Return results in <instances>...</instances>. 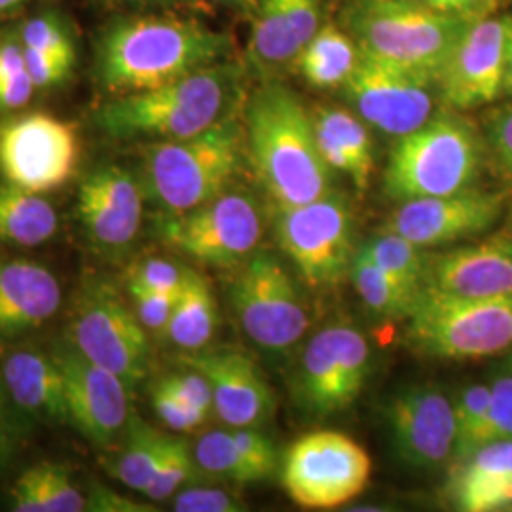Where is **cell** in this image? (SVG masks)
I'll list each match as a JSON object with an SVG mask.
<instances>
[{
  "label": "cell",
  "mask_w": 512,
  "mask_h": 512,
  "mask_svg": "<svg viewBox=\"0 0 512 512\" xmlns=\"http://www.w3.org/2000/svg\"><path fill=\"white\" fill-rule=\"evenodd\" d=\"M232 38L194 19L128 18L97 42L95 76L112 97L147 92L226 61Z\"/></svg>",
  "instance_id": "obj_1"
},
{
  "label": "cell",
  "mask_w": 512,
  "mask_h": 512,
  "mask_svg": "<svg viewBox=\"0 0 512 512\" xmlns=\"http://www.w3.org/2000/svg\"><path fill=\"white\" fill-rule=\"evenodd\" d=\"M247 152L256 179L277 209L315 202L332 192L311 114L289 88L266 84L245 114Z\"/></svg>",
  "instance_id": "obj_2"
},
{
  "label": "cell",
  "mask_w": 512,
  "mask_h": 512,
  "mask_svg": "<svg viewBox=\"0 0 512 512\" xmlns=\"http://www.w3.org/2000/svg\"><path fill=\"white\" fill-rule=\"evenodd\" d=\"M243 69L220 61L147 92L118 95L95 112V126L118 141H179L234 114Z\"/></svg>",
  "instance_id": "obj_3"
},
{
  "label": "cell",
  "mask_w": 512,
  "mask_h": 512,
  "mask_svg": "<svg viewBox=\"0 0 512 512\" xmlns=\"http://www.w3.org/2000/svg\"><path fill=\"white\" fill-rule=\"evenodd\" d=\"M344 19L363 54L431 84L471 25L421 0H359Z\"/></svg>",
  "instance_id": "obj_4"
},
{
  "label": "cell",
  "mask_w": 512,
  "mask_h": 512,
  "mask_svg": "<svg viewBox=\"0 0 512 512\" xmlns=\"http://www.w3.org/2000/svg\"><path fill=\"white\" fill-rule=\"evenodd\" d=\"M245 141L234 112L194 137L150 143L143 154V186L165 215L192 211L228 190L243 162Z\"/></svg>",
  "instance_id": "obj_5"
},
{
  "label": "cell",
  "mask_w": 512,
  "mask_h": 512,
  "mask_svg": "<svg viewBox=\"0 0 512 512\" xmlns=\"http://www.w3.org/2000/svg\"><path fill=\"white\" fill-rule=\"evenodd\" d=\"M482 160L484 145L475 126L444 110L397 137L385 167V194L401 203L458 194L473 188Z\"/></svg>",
  "instance_id": "obj_6"
},
{
  "label": "cell",
  "mask_w": 512,
  "mask_h": 512,
  "mask_svg": "<svg viewBox=\"0 0 512 512\" xmlns=\"http://www.w3.org/2000/svg\"><path fill=\"white\" fill-rule=\"evenodd\" d=\"M406 342L440 361H480L512 351V294L467 298L425 289L408 315Z\"/></svg>",
  "instance_id": "obj_7"
},
{
  "label": "cell",
  "mask_w": 512,
  "mask_h": 512,
  "mask_svg": "<svg viewBox=\"0 0 512 512\" xmlns=\"http://www.w3.org/2000/svg\"><path fill=\"white\" fill-rule=\"evenodd\" d=\"M69 344L133 391L148 376L152 351L148 330L107 279H88L74 300Z\"/></svg>",
  "instance_id": "obj_8"
},
{
  "label": "cell",
  "mask_w": 512,
  "mask_h": 512,
  "mask_svg": "<svg viewBox=\"0 0 512 512\" xmlns=\"http://www.w3.org/2000/svg\"><path fill=\"white\" fill-rule=\"evenodd\" d=\"M372 459L346 433L313 431L294 440L281 461V484L289 499L308 511H334L363 494Z\"/></svg>",
  "instance_id": "obj_9"
},
{
  "label": "cell",
  "mask_w": 512,
  "mask_h": 512,
  "mask_svg": "<svg viewBox=\"0 0 512 512\" xmlns=\"http://www.w3.org/2000/svg\"><path fill=\"white\" fill-rule=\"evenodd\" d=\"M277 241L302 281L317 291L338 287L355 260L353 211L342 194L277 209Z\"/></svg>",
  "instance_id": "obj_10"
},
{
  "label": "cell",
  "mask_w": 512,
  "mask_h": 512,
  "mask_svg": "<svg viewBox=\"0 0 512 512\" xmlns=\"http://www.w3.org/2000/svg\"><path fill=\"white\" fill-rule=\"evenodd\" d=\"M230 296L241 329L264 351H289L310 327L308 308L296 281L268 251H255L247 258Z\"/></svg>",
  "instance_id": "obj_11"
},
{
  "label": "cell",
  "mask_w": 512,
  "mask_h": 512,
  "mask_svg": "<svg viewBox=\"0 0 512 512\" xmlns=\"http://www.w3.org/2000/svg\"><path fill=\"white\" fill-rule=\"evenodd\" d=\"M158 232L179 253L230 268L255 253L262 238V217L251 194L226 190L192 211L167 215Z\"/></svg>",
  "instance_id": "obj_12"
},
{
  "label": "cell",
  "mask_w": 512,
  "mask_h": 512,
  "mask_svg": "<svg viewBox=\"0 0 512 512\" xmlns=\"http://www.w3.org/2000/svg\"><path fill=\"white\" fill-rule=\"evenodd\" d=\"M368 372L370 346L363 332L348 325L319 330L298 365V403L315 420L338 416L357 403Z\"/></svg>",
  "instance_id": "obj_13"
},
{
  "label": "cell",
  "mask_w": 512,
  "mask_h": 512,
  "mask_svg": "<svg viewBox=\"0 0 512 512\" xmlns=\"http://www.w3.org/2000/svg\"><path fill=\"white\" fill-rule=\"evenodd\" d=\"M80 139L73 124L29 112L0 124V175L6 183L46 194L73 179Z\"/></svg>",
  "instance_id": "obj_14"
},
{
  "label": "cell",
  "mask_w": 512,
  "mask_h": 512,
  "mask_svg": "<svg viewBox=\"0 0 512 512\" xmlns=\"http://www.w3.org/2000/svg\"><path fill=\"white\" fill-rule=\"evenodd\" d=\"M395 456L412 469L450 463L456 442L454 404L433 385H412L395 393L384 410Z\"/></svg>",
  "instance_id": "obj_15"
},
{
  "label": "cell",
  "mask_w": 512,
  "mask_h": 512,
  "mask_svg": "<svg viewBox=\"0 0 512 512\" xmlns=\"http://www.w3.org/2000/svg\"><path fill=\"white\" fill-rule=\"evenodd\" d=\"M431 86V82L361 52L344 92L366 124L403 137L433 116Z\"/></svg>",
  "instance_id": "obj_16"
},
{
  "label": "cell",
  "mask_w": 512,
  "mask_h": 512,
  "mask_svg": "<svg viewBox=\"0 0 512 512\" xmlns=\"http://www.w3.org/2000/svg\"><path fill=\"white\" fill-rule=\"evenodd\" d=\"M54 355L65 378L69 423L95 446H109L128 425L131 389L69 342Z\"/></svg>",
  "instance_id": "obj_17"
},
{
  "label": "cell",
  "mask_w": 512,
  "mask_h": 512,
  "mask_svg": "<svg viewBox=\"0 0 512 512\" xmlns=\"http://www.w3.org/2000/svg\"><path fill=\"white\" fill-rule=\"evenodd\" d=\"M505 196L469 188L452 196L403 202L385 222L384 232L399 234L423 249L473 238L501 217Z\"/></svg>",
  "instance_id": "obj_18"
},
{
  "label": "cell",
  "mask_w": 512,
  "mask_h": 512,
  "mask_svg": "<svg viewBox=\"0 0 512 512\" xmlns=\"http://www.w3.org/2000/svg\"><path fill=\"white\" fill-rule=\"evenodd\" d=\"M78 220L103 256L128 251L143 222V184L120 165H101L78 190Z\"/></svg>",
  "instance_id": "obj_19"
},
{
  "label": "cell",
  "mask_w": 512,
  "mask_h": 512,
  "mask_svg": "<svg viewBox=\"0 0 512 512\" xmlns=\"http://www.w3.org/2000/svg\"><path fill=\"white\" fill-rule=\"evenodd\" d=\"M507 18L471 23L450 55L439 84L446 107L471 110L499 97L505 84Z\"/></svg>",
  "instance_id": "obj_20"
},
{
  "label": "cell",
  "mask_w": 512,
  "mask_h": 512,
  "mask_svg": "<svg viewBox=\"0 0 512 512\" xmlns=\"http://www.w3.org/2000/svg\"><path fill=\"white\" fill-rule=\"evenodd\" d=\"M184 363L209 380L215 414L228 427H260L274 416V393L247 353L203 348L190 351Z\"/></svg>",
  "instance_id": "obj_21"
},
{
  "label": "cell",
  "mask_w": 512,
  "mask_h": 512,
  "mask_svg": "<svg viewBox=\"0 0 512 512\" xmlns=\"http://www.w3.org/2000/svg\"><path fill=\"white\" fill-rule=\"evenodd\" d=\"M427 289L467 298L512 294V230L429 256Z\"/></svg>",
  "instance_id": "obj_22"
},
{
  "label": "cell",
  "mask_w": 512,
  "mask_h": 512,
  "mask_svg": "<svg viewBox=\"0 0 512 512\" xmlns=\"http://www.w3.org/2000/svg\"><path fill=\"white\" fill-rule=\"evenodd\" d=\"M0 370L8 397L29 429L35 423H69L65 378L54 353L19 349Z\"/></svg>",
  "instance_id": "obj_23"
},
{
  "label": "cell",
  "mask_w": 512,
  "mask_h": 512,
  "mask_svg": "<svg viewBox=\"0 0 512 512\" xmlns=\"http://www.w3.org/2000/svg\"><path fill=\"white\" fill-rule=\"evenodd\" d=\"M319 0H260L249 55L260 71L294 63L319 31Z\"/></svg>",
  "instance_id": "obj_24"
},
{
  "label": "cell",
  "mask_w": 512,
  "mask_h": 512,
  "mask_svg": "<svg viewBox=\"0 0 512 512\" xmlns=\"http://www.w3.org/2000/svg\"><path fill=\"white\" fill-rule=\"evenodd\" d=\"M61 306L55 275L31 260L0 262V338H14L52 319Z\"/></svg>",
  "instance_id": "obj_25"
},
{
  "label": "cell",
  "mask_w": 512,
  "mask_h": 512,
  "mask_svg": "<svg viewBox=\"0 0 512 512\" xmlns=\"http://www.w3.org/2000/svg\"><path fill=\"white\" fill-rule=\"evenodd\" d=\"M450 495L458 511H511L512 439L486 444L452 465Z\"/></svg>",
  "instance_id": "obj_26"
},
{
  "label": "cell",
  "mask_w": 512,
  "mask_h": 512,
  "mask_svg": "<svg viewBox=\"0 0 512 512\" xmlns=\"http://www.w3.org/2000/svg\"><path fill=\"white\" fill-rule=\"evenodd\" d=\"M10 509L16 512H82L86 499L73 480L71 469L42 461L23 471L12 492Z\"/></svg>",
  "instance_id": "obj_27"
},
{
  "label": "cell",
  "mask_w": 512,
  "mask_h": 512,
  "mask_svg": "<svg viewBox=\"0 0 512 512\" xmlns=\"http://www.w3.org/2000/svg\"><path fill=\"white\" fill-rule=\"evenodd\" d=\"M57 213L44 194L0 183V243L38 247L54 238Z\"/></svg>",
  "instance_id": "obj_28"
},
{
  "label": "cell",
  "mask_w": 512,
  "mask_h": 512,
  "mask_svg": "<svg viewBox=\"0 0 512 512\" xmlns=\"http://www.w3.org/2000/svg\"><path fill=\"white\" fill-rule=\"evenodd\" d=\"M361 50L351 35L336 25L319 27L294 65L306 82L319 90L344 88L357 69Z\"/></svg>",
  "instance_id": "obj_29"
},
{
  "label": "cell",
  "mask_w": 512,
  "mask_h": 512,
  "mask_svg": "<svg viewBox=\"0 0 512 512\" xmlns=\"http://www.w3.org/2000/svg\"><path fill=\"white\" fill-rule=\"evenodd\" d=\"M219 327V306L209 283L190 268L165 330V338L184 351L207 348Z\"/></svg>",
  "instance_id": "obj_30"
},
{
  "label": "cell",
  "mask_w": 512,
  "mask_h": 512,
  "mask_svg": "<svg viewBox=\"0 0 512 512\" xmlns=\"http://www.w3.org/2000/svg\"><path fill=\"white\" fill-rule=\"evenodd\" d=\"M311 120L315 129L327 133L336 147L344 152L351 165L349 179L357 190L365 192L376 169L374 145L365 120L359 114L338 107H317L311 112Z\"/></svg>",
  "instance_id": "obj_31"
},
{
  "label": "cell",
  "mask_w": 512,
  "mask_h": 512,
  "mask_svg": "<svg viewBox=\"0 0 512 512\" xmlns=\"http://www.w3.org/2000/svg\"><path fill=\"white\" fill-rule=\"evenodd\" d=\"M349 277L368 311L385 319H408L423 293L397 283L361 249L351 264Z\"/></svg>",
  "instance_id": "obj_32"
},
{
  "label": "cell",
  "mask_w": 512,
  "mask_h": 512,
  "mask_svg": "<svg viewBox=\"0 0 512 512\" xmlns=\"http://www.w3.org/2000/svg\"><path fill=\"white\" fill-rule=\"evenodd\" d=\"M126 429V444L120 456L114 461L112 475L124 486H128L129 490L147 494L164 454L167 435L152 429L147 421L141 420L139 416H131Z\"/></svg>",
  "instance_id": "obj_33"
},
{
  "label": "cell",
  "mask_w": 512,
  "mask_h": 512,
  "mask_svg": "<svg viewBox=\"0 0 512 512\" xmlns=\"http://www.w3.org/2000/svg\"><path fill=\"white\" fill-rule=\"evenodd\" d=\"M363 249L385 274L406 289L414 293H423L427 289L431 256L427 255V249L391 232H382L380 236L368 241Z\"/></svg>",
  "instance_id": "obj_34"
},
{
  "label": "cell",
  "mask_w": 512,
  "mask_h": 512,
  "mask_svg": "<svg viewBox=\"0 0 512 512\" xmlns=\"http://www.w3.org/2000/svg\"><path fill=\"white\" fill-rule=\"evenodd\" d=\"M194 458L200 471L234 484L258 482L255 471L239 450L232 431H209L194 446Z\"/></svg>",
  "instance_id": "obj_35"
},
{
  "label": "cell",
  "mask_w": 512,
  "mask_h": 512,
  "mask_svg": "<svg viewBox=\"0 0 512 512\" xmlns=\"http://www.w3.org/2000/svg\"><path fill=\"white\" fill-rule=\"evenodd\" d=\"M37 92L27 65L18 29L0 31V112L23 109Z\"/></svg>",
  "instance_id": "obj_36"
},
{
  "label": "cell",
  "mask_w": 512,
  "mask_h": 512,
  "mask_svg": "<svg viewBox=\"0 0 512 512\" xmlns=\"http://www.w3.org/2000/svg\"><path fill=\"white\" fill-rule=\"evenodd\" d=\"M198 469L194 450H190L186 440L167 435L158 471L145 495L152 501H165L190 484Z\"/></svg>",
  "instance_id": "obj_37"
},
{
  "label": "cell",
  "mask_w": 512,
  "mask_h": 512,
  "mask_svg": "<svg viewBox=\"0 0 512 512\" xmlns=\"http://www.w3.org/2000/svg\"><path fill=\"white\" fill-rule=\"evenodd\" d=\"M492 399V387L486 384H471L461 389L454 401V421H456V442L450 463L456 465L467 458L473 450L478 429L486 420L488 406Z\"/></svg>",
  "instance_id": "obj_38"
},
{
  "label": "cell",
  "mask_w": 512,
  "mask_h": 512,
  "mask_svg": "<svg viewBox=\"0 0 512 512\" xmlns=\"http://www.w3.org/2000/svg\"><path fill=\"white\" fill-rule=\"evenodd\" d=\"M23 48L76 61V44L69 25L55 14H38L18 27Z\"/></svg>",
  "instance_id": "obj_39"
},
{
  "label": "cell",
  "mask_w": 512,
  "mask_h": 512,
  "mask_svg": "<svg viewBox=\"0 0 512 512\" xmlns=\"http://www.w3.org/2000/svg\"><path fill=\"white\" fill-rule=\"evenodd\" d=\"M492 399L486 420L476 433L471 454L497 440L512 439V374L509 370L499 372L492 380ZM469 454V456H471Z\"/></svg>",
  "instance_id": "obj_40"
},
{
  "label": "cell",
  "mask_w": 512,
  "mask_h": 512,
  "mask_svg": "<svg viewBox=\"0 0 512 512\" xmlns=\"http://www.w3.org/2000/svg\"><path fill=\"white\" fill-rule=\"evenodd\" d=\"M128 293L139 321L148 332L164 336L169 319L175 310L179 294L158 293L139 283L128 281Z\"/></svg>",
  "instance_id": "obj_41"
},
{
  "label": "cell",
  "mask_w": 512,
  "mask_h": 512,
  "mask_svg": "<svg viewBox=\"0 0 512 512\" xmlns=\"http://www.w3.org/2000/svg\"><path fill=\"white\" fill-rule=\"evenodd\" d=\"M190 268L179 266L167 258L150 256L133 266L128 281L139 283L147 289L165 294H179L183 291Z\"/></svg>",
  "instance_id": "obj_42"
},
{
  "label": "cell",
  "mask_w": 512,
  "mask_h": 512,
  "mask_svg": "<svg viewBox=\"0 0 512 512\" xmlns=\"http://www.w3.org/2000/svg\"><path fill=\"white\" fill-rule=\"evenodd\" d=\"M173 497V511L177 512L247 511V505L239 495L213 486H190Z\"/></svg>",
  "instance_id": "obj_43"
},
{
  "label": "cell",
  "mask_w": 512,
  "mask_h": 512,
  "mask_svg": "<svg viewBox=\"0 0 512 512\" xmlns=\"http://www.w3.org/2000/svg\"><path fill=\"white\" fill-rule=\"evenodd\" d=\"M152 406H154L158 418L164 421L169 429H173L177 433H190L207 420L205 414L192 408L190 404L184 403L181 397H177L162 382H158L152 387Z\"/></svg>",
  "instance_id": "obj_44"
},
{
  "label": "cell",
  "mask_w": 512,
  "mask_h": 512,
  "mask_svg": "<svg viewBox=\"0 0 512 512\" xmlns=\"http://www.w3.org/2000/svg\"><path fill=\"white\" fill-rule=\"evenodd\" d=\"M230 431L239 450L243 452L251 469L255 471L258 482L274 475L279 458H277L272 439L266 433H262L258 427H239V429L230 427Z\"/></svg>",
  "instance_id": "obj_45"
},
{
  "label": "cell",
  "mask_w": 512,
  "mask_h": 512,
  "mask_svg": "<svg viewBox=\"0 0 512 512\" xmlns=\"http://www.w3.org/2000/svg\"><path fill=\"white\" fill-rule=\"evenodd\" d=\"M27 431L29 427L25 425V421L21 420V416L8 397L6 385L2 380V370H0V475L12 463Z\"/></svg>",
  "instance_id": "obj_46"
},
{
  "label": "cell",
  "mask_w": 512,
  "mask_h": 512,
  "mask_svg": "<svg viewBox=\"0 0 512 512\" xmlns=\"http://www.w3.org/2000/svg\"><path fill=\"white\" fill-rule=\"evenodd\" d=\"M23 52H25L27 71H29V76H31L37 92L61 86L73 74L76 61L59 57V55L29 50V48H23Z\"/></svg>",
  "instance_id": "obj_47"
},
{
  "label": "cell",
  "mask_w": 512,
  "mask_h": 512,
  "mask_svg": "<svg viewBox=\"0 0 512 512\" xmlns=\"http://www.w3.org/2000/svg\"><path fill=\"white\" fill-rule=\"evenodd\" d=\"M160 382L165 387H169L177 397H181L184 403L200 410L207 418L215 412L213 389L202 372L192 370V372H183V374H171V376L162 378Z\"/></svg>",
  "instance_id": "obj_48"
},
{
  "label": "cell",
  "mask_w": 512,
  "mask_h": 512,
  "mask_svg": "<svg viewBox=\"0 0 512 512\" xmlns=\"http://www.w3.org/2000/svg\"><path fill=\"white\" fill-rule=\"evenodd\" d=\"M421 2L440 14L454 16L467 23H475L480 19L490 18L499 8L501 0H421Z\"/></svg>",
  "instance_id": "obj_49"
},
{
  "label": "cell",
  "mask_w": 512,
  "mask_h": 512,
  "mask_svg": "<svg viewBox=\"0 0 512 512\" xmlns=\"http://www.w3.org/2000/svg\"><path fill=\"white\" fill-rule=\"evenodd\" d=\"M86 511L92 512H148L152 507L141 505L126 495H120L101 484H95L90 497L86 499Z\"/></svg>",
  "instance_id": "obj_50"
},
{
  "label": "cell",
  "mask_w": 512,
  "mask_h": 512,
  "mask_svg": "<svg viewBox=\"0 0 512 512\" xmlns=\"http://www.w3.org/2000/svg\"><path fill=\"white\" fill-rule=\"evenodd\" d=\"M490 147L499 165L512 175V109L499 112L492 120Z\"/></svg>",
  "instance_id": "obj_51"
},
{
  "label": "cell",
  "mask_w": 512,
  "mask_h": 512,
  "mask_svg": "<svg viewBox=\"0 0 512 512\" xmlns=\"http://www.w3.org/2000/svg\"><path fill=\"white\" fill-rule=\"evenodd\" d=\"M503 92L512 97V18H507V44H505V84Z\"/></svg>",
  "instance_id": "obj_52"
},
{
  "label": "cell",
  "mask_w": 512,
  "mask_h": 512,
  "mask_svg": "<svg viewBox=\"0 0 512 512\" xmlns=\"http://www.w3.org/2000/svg\"><path fill=\"white\" fill-rule=\"evenodd\" d=\"M29 2H35V0H0V16L16 12L19 8H23L25 4H29Z\"/></svg>",
  "instance_id": "obj_53"
},
{
  "label": "cell",
  "mask_w": 512,
  "mask_h": 512,
  "mask_svg": "<svg viewBox=\"0 0 512 512\" xmlns=\"http://www.w3.org/2000/svg\"><path fill=\"white\" fill-rule=\"evenodd\" d=\"M118 4H156V2H169V0H112Z\"/></svg>",
  "instance_id": "obj_54"
},
{
  "label": "cell",
  "mask_w": 512,
  "mask_h": 512,
  "mask_svg": "<svg viewBox=\"0 0 512 512\" xmlns=\"http://www.w3.org/2000/svg\"><path fill=\"white\" fill-rule=\"evenodd\" d=\"M224 2H230V4H245L249 0H224Z\"/></svg>",
  "instance_id": "obj_55"
},
{
  "label": "cell",
  "mask_w": 512,
  "mask_h": 512,
  "mask_svg": "<svg viewBox=\"0 0 512 512\" xmlns=\"http://www.w3.org/2000/svg\"><path fill=\"white\" fill-rule=\"evenodd\" d=\"M507 370H509V372L512 374V353L511 357H509V361H507Z\"/></svg>",
  "instance_id": "obj_56"
},
{
  "label": "cell",
  "mask_w": 512,
  "mask_h": 512,
  "mask_svg": "<svg viewBox=\"0 0 512 512\" xmlns=\"http://www.w3.org/2000/svg\"><path fill=\"white\" fill-rule=\"evenodd\" d=\"M511 228H512V205H511Z\"/></svg>",
  "instance_id": "obj_57"
}]
</instances>
